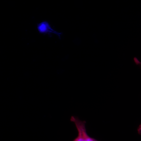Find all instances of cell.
<instances>
[{
  "instance_id": "1",
  "label": "cell",
  "mask_w": 141,
  "mask_h": 141,
  "mask_svg": "<svg viewBox=\"0 0 141 141\" xmlns=\"http://www.w3.org/2000/svg\"><path fill=\"white\" fill-rule=\"evenodd\" d=\"M70 121L75 124L78 132L77 136L72 141H98L87 134L85 127V121H81L78 117L74 116H71Z\"/></svg>"
},
{
  "instance_id": "2",
  "label": "cell",
  "mask_w": 141,
  "mask_h": 141,
  "mask_svg": "<svg viewBox=\"0 0 141 141\" xmlns=\"http://www.w3.org/2000/svg\"><path fill=\"white\" fill-rule=\"evenodd\" d=\"M37 28L41 33H52L57 35L59 37L61 33L58 32L53 30L47 21L43 22L38 24Z\"/></svg>"
},
{
  "instance_id": "3",
  "label": "cell",
  "mask_w": 141,
  "mask_h": 141,
  "mask_svg": "<svg viewBox=\"0 0 141 141\" xmlns=\"http://www.w3.org/2000/svg\"><path fill=\"white\" fill-rule=\"evenodd\" d=\"M134 59L136 63L137 64L140 65L141 67V62H140L136 57H134Z\"/></svg>"
},
{
  "instance_id": "4",
  "label": "cell",
  "mask_w": 141,
  "mask_h": 141,
  "mask_svg": "<svg viewBox=\"0 0 141 141\" xmlns=\"http://www.w3.org/2000/svg\"><path fill=\"white\" fill-rule=\"evenodd\" d=\"M137 130L138 133L140 134H141V124L139 126Z\"/></svg>"
}]
</instances>
